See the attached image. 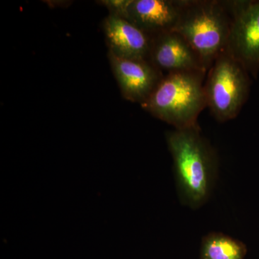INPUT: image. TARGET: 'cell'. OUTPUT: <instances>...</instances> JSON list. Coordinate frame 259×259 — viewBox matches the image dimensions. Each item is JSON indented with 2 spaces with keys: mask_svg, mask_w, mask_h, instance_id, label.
<instances>
[{
  "mask_svg": "<svg viewBox=\"0 0 259 259\" xmlns=\"http://www.w3.org/2000/svg\"><path fill=\"white\" fill-rule=\"evenodd\" d=\"M231 28V15L223 1L185 0L174 31L185 37L208 71L226 51Z\"/></svg>",
  "mask_w": 259,
  "mask_h": 259,
  "instance_id": "3957f363",
  "label": "cell"
},
{
  "mask_svg": "<svg viewBox=\"0 0 259 259\" xmlns=\"http://www.w3.org/2000/svg\"><path fill=\"white\" fill-rule=\"evenodd\" d=\"M100 4L110 10V15L125 19L131 0H102Z\"/></svg>",
  "mask_w": 259,
  "mask_h": 259,
  "instance_id": "8fae6325",
  "label": "cell"
},
{
  "mask_svg": "<svg viewBox=\"0 0 259 259\" xmlns=\"http://www.w3.org/2000/svg\"><path fill=\"white\" fill-rule=\"evenodd\" d=\"M246 252L244 243L218 232L206 235L201 243L202 259H243Z\"/></svg>",
  "mask_w": 259,
  "mask_h": 259,
  "instance_id": "30bf717a",
  "label": "cell"
},
{
  "mask_svg": "<svg viewBox=\"0 0 259 259\" xmlns=\"http://www.w3.org/2000/svg\"><path fill=\"white\" fill-rule=\"evenodd\" d=\"M206 76L197 71L168 73L141 106L175 129L199 127L197 119L207 107Z\"/></svg>",
  "mask_w": 259,
  "mask_h": 259,
  "instance_id": "7a4b0ae2",
  "label": "cell"
},
{
  "mask_svg": "<svg viewBox=\"0 0 259 259\" xmlns=\"http://www.w3.org/2000/svg\"><path fill=\"white\" fill-rule=\"evenodd\" d=\"M110 53L122 59L148 60L152 37L125 19L110 15L103 23Z\"/></svg>",
  "mask_w": 259,
  "mask_h": 259,
  "instance_id": "9c48e42d",
  "label": "cell"
},
{
  "mask_svg": "<svg viewBox=\"0 0 259 259\" xmlns=\"http://www.w3.org/2000/svg\"><path fill=\"white\" fill-rule=\"evenodd\" d=\"M185 0H131L127 18L151 37L174 31Z\"/></svg>",
  "mask_w": 259,
  "mask_h": 259,
  "instance_id": "ba28073f",
  "label": "cell"
},
{
  "mask_svg": "<svg viewBox=\"0 0 259 259\" xmlns=\"http://www.w3.org/2000/svg\"><path fill=\"white\" fill-rule=\"evenodd\" d=\"M231 17L226 51L248 73L259 71V1H223Z\"/></svg>",
  "mask_w": 259,
  "mask_h": 259,
  "instance_id": "5b68a950",
  "label": "cell"
},
{
  "mask_svg": "<svg viewBox=\"0 0 259 259\" xmlns=\"http://www.w3.org/2000/svg\"><path fill=\"white\" fill-rule=\"evenodd\" d=\"M166 139L181 202L192 209L200 208L210 198L217 181V151L199 126L168 131Z\"/></svg>",
  "mask_w": 259,
  "mask_h": 259,
  "instance_id": "6da1fadb",
  "label": "cell"
},
{
  "mask_svg": "<svg viewBox=\"0 0 259 259\" xmlns=\"http://www.w3.org/2000/svg\"><path fill=\"white\" fill-rule=\"evenodd\" d=\"M148 61L167 74L179 71H197L207 74L200 58L176 31L164 32L152 37Z\"/></svg>",
  "mask_w": 259,
  "mask_h": 259,
  "instance_id": "52a82bcc",
  "label": "cell"
},
{
  "mask_svg": "<svg viewBox=\"0 0 259 259\" xmlns=\"http://www.w3.org/2000/svg\"><path fill=\"white\" fill-rule=\"evenodd\" d=\"M206 77V103L213 117L220 122L236 118L249 95L248 71L225 51L214 60Z\"/></svg>",
  "mask_w": 259,
  "mask_h": 259,
  "instance_id": "277c9868",
  "label": "cell"
},
{
  "mask_svg": "<svg viewBox=\"0 0 259 259\" xmlns=\"http://www.w3.org/2000/svg\"><path fill=\"white\" fill-rule=\"evenodd\" d=\"M109 59L122 96L142 105L163 76L149 61L122 59L109 53Z\"/></svg>",
  "mask_w": 259,
  "mask_h": 259,
  "instance_id": "8992f818",
  "label": "cell"
}]
</instances>
